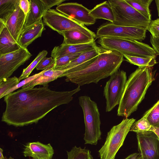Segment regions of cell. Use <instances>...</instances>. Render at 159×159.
<instances>
[{"label":"cell","instance_id":"cell-15","mask_svg":"<svg viewBox=\"0 0 159 159\" xmlns=\"http://www.w3.org/2000/svg\"><path fill=\"white\" fill-rule=\"evenodd\" d=\"M54 150L50 143L44 144L39 142L29 143L25 146L23 154L33 159H52Z\"/></svg>","mask_w":159,"mask_h":159},{"label":"cell","instance_id":"cell-17","mask_svg":"<svg viewBox=\"0 0 159 159\" xmlns=\"http://www.w3.org/2000/svg\"><path fill=\"white\" fill-rule=\"evenodd\" d=\"M45 30L42 21L27 28H24L18 38L17 43L21 48H27L33 41L41 36Z\"/></svg>","mask_w":159,"mask_h":159},{"label":"cell","instance_id":"cell-10","mask_svg":"<svg viewBox=\"0 0 159 159\" xmlns=\"http://www.w3.org/2000/svg\"><path fill=\"white\" fill-rule=\"evenodd\" d=\"M110 76L103 89V95L106 100V112L111 111L119 104L127 81L126 72L123 70H118Z\"/></svg>","mask_w":159,"mask_h":159},{"label":"cell","instance_id":"cell-24","mask_svg":"<svg viewBox=\"0 0 159 159\" xmlns=\"http://www.w3.org/2000/svg\"><path fill=\"white\" fill-rule=\"evenodd\" d=\"M137 11L151 21V14L149 6L153 0H125Z\"/></svg>","mask_w":159,"mask_h":159},{"label":"cell","instance_id":"cell-27","mask_svg":"<svg viewBox=\"0 0 159 159\" xmlns=\"http://www.w3.org/2000/svg\"><path fill=\"white\" fill-rule=\"evenodd\" d=\"M67 152V159H93L91 151L85 148H82L75 146Z\"/></svg>","mask_w":159,"mask_h":159},{"label":"cell","instance_id":"cell-18","mask_svg":"<svg viewBox=\"0 0 159 159\" xmlns=\"http://www.w3.org/2000/svg\"><path fill=\"white\" fill-rule=\"evenodd\" d=\"M55 61L47 68L46 70L39 76L28 84L22 87V89H30L38 85L43 86L48 84L49 82L61 77V75L68 70H54Z\"/></svg>","mask_w":159,"mask_h":159},{"label":"cell","instance_id":"cell-41","mask_svg":"<svg viewBox=\"0 0 159 159\" xmlns=\"http://www.w3.org/2000/svg\"><path fill=\"white\" fill-rule=\"evenodd\" d=\"M155 2L157 7L158 16L159 17V0H155Z\"/></svg>","mask_w":159,"mask_h":159},{"label":"cell","instance_id":"cell-5","mask_svg":"<svg viewBox=\"0 0 159 159\" xmlns=\"http://www.w3.org/2000/svg\"><path fill=\"white\" fill-rule=\"evenodd\" d=\"M79 100L84 114L85 144L96 145L101 139V122L98 106L96 102L87 96L79 97Z\"/></svg>","mask_w":159,"mask_h":159},{"label":"cell","instance_id":"cell-42","mask_svg":"<svg viewBox=\"0 0 159 159\" xmlns=\"http://www.w3.org/2000/svg\"><path fill=\"white\" fill-rule=\"evenodd\" d=\"M3 151L2 148H0V159H5L3 155Z\"/></svg>","mask_w":159,"mask_h":159},{"label":"cell","instance_id":"cell-14","mask_svg":"<svg viewBox=\"0 0 159 159\" xmlns=\"http://www.w3.org/2000/svg\"><path fill=\"white\" fill-rule=\"evenodd\" d=\"M26 16L19 4L14 10L3 18L0 19L4 22L5 26L16 42L24 29Z\"/></svg>","mask_w":159,"mask_h":159},{"label":"cell","instance_id":"cell-22","mask_svg":"<svg viewBox=\"0 0 159 159\" xmlns=\"http://www.w3.org/2000/svg\"><path fill=\"white\" fill-rule=\"evenodd\" d=\"M64 37L62 44L77 45L88 43L94 41V39L79 31L70 30L63 31L61 34Z\"/></svg>","mask_w":159,"mask_h":159},{"label":"cell","instance_id":"cell-38","mask_svg":"<svg viewBox=\"0 0 159 159\" xmlns=\"http://www.w3.org/2000/svg\"><path fill=\"white\" fill-rule=\"evenodd\" d=\"M150 42L155 52L159 55V37L155 38L150 36Z\"/></svg>","mask_w":159,"mask_h":159},{"label":"cell","instance_id":"cell-21","mask_svg":"<svg viewBox=\"0 0 159 159\" xmlns=\"http://www.w3.org/2000/svg\"><path fill=\"white\" fill-rule=\"evenodd\" d=\"M103 51L101 48L98 47L95 48L82 53L78 57L69 64L54 69L60 70H68L83 64L93 59L98 56Z\"/></svg>","mask_w":159,"mask_h":159},{"label":"cell","instance_id":"cell-19","mask_svg":"<svg viewBox=\"0 0 159 159\" xmlns=\"http://www.w3.org/2000/svg\"><path fill=\"white\" fill-rule=\"evenodd\" d=\"M30 6L26 16L24 28L28 27L42 20L46 11L42 0H30Z\"/></svg>","mask_w":159,"mask_h":159},{"label":"cell","instance_id":"cell-7","mask_svg":"<svg viewBox=\"0 0 159 159\" xmlns=\"http://www.w3.org/2000/svg\"><path fill=\"white\" fill-rule=\"evenodd\" d=\"M108 1L114 16L113 24L126 26H141L148 29L151 21L136 10L125 0Z\"/></svg>","mask_w":159,"mask_h":159},{"label":"cell","instance_id":"cell-3","mask_svg":"<svg viewBox=\"0 0 159 159\" xmlns=\"http://www.w3.org/2000/svg\"><path fill=\"white\" fill-rule=\"evenodd\" d=\"M152 67H138L129 76L118 107L117 115L128 118L137 110L154 80Z\"/></svg>","mask_w":159,"mask_h":159},{"label":"cell","instance_id":"cell-36","mask_svg":"<svg viewBox=\"0 0 159 159\" xmlns=\"http://www.w3.org/2000/svg\"><path fill=\"white\" fill-rule=\"evenodd\" d=\"M45 9L46 11L51 9L52 7L59 5L62 2L66 1V0H42Z\"/></svg>","mask_w":159,"mask_h":159},{"label":"cell","instance_id":"cell-26","mask_svg":"<svg viewBox=\"0 0 159 159\" xmlns=\"http://www.w3.org/2000/svg\"><path fill=\"white\" fill-rule=\"evenodd\" d=\"M149 113L148 110L140 120L134 122L131 126L130 131L138 133L149 131L152 125L147 119Z\"/></svg>","mask_w":159,"mask_h":159},{"label":"cell","instance_id":"cell-31","mask_svg":"<svg viewBox=\"0 0 159 159\" xmlns=\"http://www.w3.org/2000/svg\"><path fill=\"white\" fill-rule=\"evenodd\" d=\"M19 82L18 78L15 76L0 81V97L7 90L16 86Z\"/></svg>","mask_w":159,"mask_h":159},{"label":"cell","instance_id":"cell-1","mask_svg":"<svg viewBox=\"0 0 159 159\" xmlns=\"http://www.w3.org/2000/svg\"><path fill=\"white\" fill-rule=\"evenodd\" d=\"M48 87L21 88L6 95L2 121L16 127L37 123L56 107L70 103L81 90L78 86L71 91H57Z\"/></svg>","mask_w":159,"mask_h":159},{"label":"cell","instance_id":"cell-28","mask_svg":"<svg viewBox=\"0 0 159 159\" xmlns=\"http://www.w3.org/2000/svg\"><path fill=\"white\" fill-rule=\"evenodd\" d=\"M47 54L48 52L45 50H43L40 52L33 61L27 67L23 70L21 74L18 78L19 81L29 77L31 72L36 67L40 61L43 58L46 57Z\"/></svg>","mask_w":159,"mask_h":159},{"label":"cell","instance_id":"cell-12","mask_svg":"<svg viewBox=\"0 0 159 159\" xmlns=\"http://www.w3.org/2000/svg\"><path fill=\"white\" fill-rule=\"evenodd\" d=\"M138 150L142 159H159V139L152 131L136 133Z\"/></svg>","mask_w":159,"mask_h":159},{"label":"cell","instance_id":"cell-35","mask_svg":"<svg viewBox=\"0 0 159 159\" xmlns=\"http://www.w3.org/2000/svg\"><path fill=\"white\" fill-rule=\"evenodd\" d=\"M54 60L52 57L43 58L39 62L36 67L37 70H43L48 67L53 62Z\"/></svg>","mask_w":159,"mask_h":159},{"label":"cell","instance_id":"cell-25","mask_svg":"<svg viewBox=\"0 0 159 159\" xmlns=\"http://www.w3.org/2000/svg\"><path fill=\"white\" fill-rule=\"evenodd\" d=\"M126 61L130 64L138 66L139 67H152L157 63L156 59L152 57H144L123 55Z\"/></svg>","mask_w":159,"mask_h":159},{"label":"cell","instance_id":"cell-4","mask_svg":"<svg viewBox=\"0 0 159 159\" xmlns=\"http://www.w3.org/2000/svg\"><path fill=\"white\" fill-rule=\"evenodd\" d=\"M98 43L106 50L116 52L123 55L156 59L158 55L152 47L139 41L103 37L99 38Z\"/></svg>","mask_w":159,"mask_h":159},{"label":"cell","instance_id":"cell-29","mask_svg":"<svg viewBox=\"0 0 159 159\" xmlns=\"http://www.w3.org/2000/svg\"><path fill=\"white\" fill-rule=\"evenodd\" d=\"M20 0H0V19L14 10L19 4Z\"/></svg>","mask_w":159,"mask_h":159},{"label":"cell","instance_id":"cell-16","mask_svg":"<svg viewBox=\"0 0 159 159\" xmlns=\"http://www.w3.org/2000/svg\"><path fill=\"white\" fill-rule=\"evenodd\" d=\"M95 41L90 43L77 45L61 44L55 47L51 52L53 59L63 56L82 53L98 47Z\"/></svg>","mask_w":159,"mask_h":159},{"label":"cell","instance_id":"cell-37","mask_svg":"<svg viewBox=\"0 0 159 159\" xmlns=\"http://www.w3.org/2000/svg\"><path fill=\"white\" fill-rule=\"evenodd\" d=\"M19 6L24 13L27 16L30 8V0H20Z\"/></svg>","mask_w":159,"mask_h":159},{"label":"cell","instance_id":"cell-8","mask_svg":"<svg viewBox=\"0 0 159 159\" xmlns=\"http://www.w3.org/2000/svg\"><path fill=\"white\" fill-rule=\"evenodd\" d=\"M43 23L52 30L61 35L65 31L74 30L80 31L95 39L96 34L72 19L59 12L56 9H50L43 16Z\"/></svg>","mask_w":159,"mask_h":159},{"label":"cell","instance_id":"cell-43","mask_svg":"<svg viewBox=\"0 0 159 159\" xmlns=\"http://www.w3.org/2000/svg\"><path fill=\"white\" fill-rule=\"evenodd\" d=\"M14 159L13 158H12L11 157H9L8 159Z\"/></svg>","mask_w":159,"mask_h":159},{"label":"cell","instance_id":"cell-13","mask_svg":"<svg viewBox=\"0 0 159 159\" xmlns=\"http://www.w3.org/2000/svg\"><path fill=\"white\" fill-rule=\"evenodd\" d=\"M56 9L78 23L87 26L94 24L96 20L90 14V10L76 2L61 3Z\"/></svg>","mask_w":159,"mask_h":159},{"label":"cell","instance_id":"cell-40","mask_svg":"<svg viewBox=\"0 0 159 159\" xmlns=\"http://www.w3.org/2000/svg\"><path fill=\"white\" fill-rule=\"evenodd\" d=\"M149 131H152L154 132L159 139V127L152 126Z\"/></svg>","mask_w":159,"mask_h":159},{"label":"cell","instance_id":"cell-20","mask_svg":"<svg viewBox=\"0 0 159 159\" xmlns=\"http://www.w3.org/2000/svg\"><path fill=\"white\" fill-rule=\"evenodd\" d=\"M21 48L6 27L0 30V55L16 51Z\"/></svg>","mask_w":159,"mask_h":159},{"label":"cell","instance_id":"cell-32","mask_svg":"<svg viewBox=\"0 0 159 159\" xmlns=\"http://www.w3.org/2000/svg\"><path fill=\"white\" fill-rule=\"evenodd\" d=\"M82 53L66 55L57 57L54 60L55 66L53 69L61 67L70 63L72 61L77 58Z\"/></svg>","mask_w":159,"mask_h":159},{"label":"cell","instance_id":"cell-9","mask_svg":"<svg viewBox=\"0 0 159 159\" xmlns=\"http://www.w3.org/2000/svg\"><path fill=\"white\" fill-rule=\"evenodd\" d=\"M147 30L143 27L120 26L110 23L98 28L96 34V39L111 38L141 42L146 38Z\"/></svg>","mask_w":159,"mask_h":159},{"label":"cell","instance_id":"cell-34","mask_svg":"<svg viewBox=\"0 0 159 159\" xmlns=\"http://www.w3.org/2000/svg\"><path fill=\"white\" fill-rule=\"evenodd\" d=\"M147 30L153 37H159V18L151 20Z\"/></svg>","mask_w":159,"mask_h":159},{"label":"cell","instance_id":"cell-33","mask_svg":"<svg viewBox=\"0 0 159 159\" xmlns=\"http://www.w3.org/2000/svg\"><path fill=\"white\" fill-rule=\"evenodd\" d=\"M46 69L47 68L43 70L38 73L34 74L32 76H29L27 78L22 81H21L16 86H14V87L12 88H11L7 90L1 97H0V98L1 99L2 97H4L7 95L13 92L14 91L16 90V89L20 88L21 87H22L23 86L32 81L34 80H35L39 76L41 75L46 70Z\"/></svg>","mask_w":159,"mask_h":159},{"label":"cell","instance_id":"cell-2","mask_svg":"<svg viewBox=\"0 0 159 159\" xmlns=\"http://www.w3.org/2000/svg\"><path fill=\"white\" fill-rule=\"evenodd\" d=\"M124 60L123 55L118 52L103 50L91 62L68 70L61 77H66V82L75 83L78 86L92 83L97 84L117 71Z\"/></svg>","mask_w":159,"mask_h":159},{"label":"cell","instance_id":"cell-11","mask_svg":"<svg viewBox=\"0 0 159 159\" xmlns=\"http://www.w3.org/2000/svg\"><path fill=\"white\" fill-rule=\"evenodd\" d=\"M32 56L27 48H22L16 51L0 55V81L9 78Z\"/></svg>","mask_w":159,"mask_h":159},{"label":"cell","instance_id":"cell-30","mask_svg":"<svg viewBox=\"0 0 159 159\" xmlns=\"http://www.w3.org/2000/svg\"><path fill=\"white\" fill-rule=\"evenodd\" d=\"M149 110L148 120L152 126L159 127V100Z\"/></svg>","mask_w":159,"mask_h":159},{"label":"cell","instance_id":"cell-39","mask_svg":"<svg viewBox=\"0 0 159 159\" xmlns=\"http://www.w3.org/2000/svg\"><path fill=\"white\" fill-rule=\"evenodd\" d=\"M125 159H142L139 153H134L126 157Z\"/></svg>","mask_w":159,"mask_h":159},{"label":"cell","instance_id":"cell-6","mask_svg":"<svg viewBox=\"0 0 159 159\" xmlns=\"http://www.w3.org/2000/svg\"><path fill=\"white\" fill-rule=\"evenodd\" d=\"M135 120L133 118H125L111 128L107 133L104 145L98 151L101 159H115Z\"/></svg>","mask_w":159,"mask_h":159},{"label":"cell","instance_id":"cell-23","mask_svg":"<svg viewBox=\"0 0 159 159\" xmlns=\"http://www.w3.org/2000/svg\"><path fill=\"white\" fill-rule=\"evenodd\" d=\"M89 14L95 20L103 19L112 23L114 21L113 11L108 1L97 5L90 10Z\"/></svg>","mask_w":159,"mask_h":159}]
</instances>
